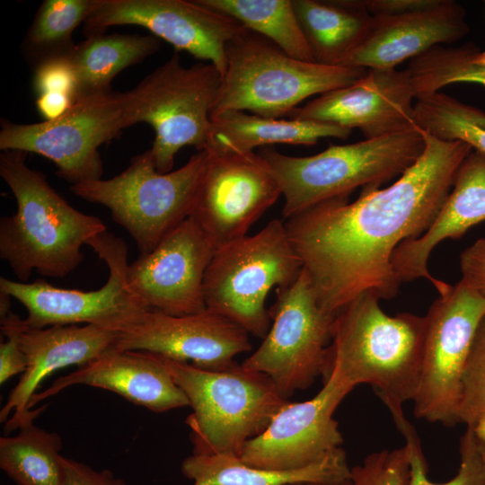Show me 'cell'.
I'll return each instance as SVG.
<instances>
[{
	"instance_id": "60d3db41",
	"label": "cell",
	"mask_w": 485,
	"mask_h": 485,
	"mask_svg": "<svg viewBox=\"0 0 485 485\" xmlns=\"http://www.w3.org/2000/svg\"><path fill=\"white\" fill-rule=\"evenodd\" d=\"M75 102L66 94L44 93L36 96V108L44 120H52L65 113Z\"/></svg>"
},
{
	"instance_id": "ab89813d",
	"label": "cell",
	"mask_w": 485,
	"mask_h": 485,
	"mask_svg": "<svg viewBox=\"0 0 485 485\" xmlns=\"http://www.w3.org/2000/svg\"><path fill=\"white\" fill-rule=\"evenodd\" d=\"M361 5L375 17L392 16L424 9L437 0H359Z\"/></svg>"
},
{
	"instance_id": "ac0fdd59",
	"label": "cell",
	"mask_w": 485,
	"mask_h": 485,
	"mask_svg": "<svg viewBox=\"0 0 485 485\" xmlns=\"http://www.w3.org/2000/svg\"><path fill=\"white\" fill-rule=\"evenodd\" d=\"M116 331L112 349L148 351L212 371L231 367L237 355L252 348L244 329L207 308L187 315L148 310Z\"/></svg>"
},
{
	"instance_id": "d590c367",
	"label": "cell",
	"mask_w": 485,
	"mask_h": 485,
	"mask_svg": "<svg viewBox=\"0 0 485 485\" xmlns=\"http://www.w3.org/2000/svg\"><path fill=\"white\" fill-rule=\"evenodd\" d=\"M71 54L49 57L33 66L32 88L36 96L62 93L71 96L75 101L77 100V81Z\"/></svg>"
},
{
	"instance_id": "5bb4252c",
	"label": "cell",
	"mask_w": 485,
	"mask_h": 485,
	"mask_svg": "<svg viewBox=\"0 0 485 485\" xmlns=\"http://www.w3.org/2000/svg\"><path fill=\"white\" fill-rule=\"evenodd\" d=\"M205 150L207 158L190 216L216 250L247 235L282 191L258 153Z\"/></svg>"
},
{
	"instance_id": "4316f807",
	"label": "cell",
	"mask_w": 485,
	"mask_h": 485,
	"mask_svg": "<svg viewBox=\"0 0 485 485\" xmlns=\"http://www.w3.org/2000/svg\"><path fill=\"white\" fill-rule=\"evenodd\" d=\"M160 48L154 35L98 34L77 44L71 61L77 81V99L110 92L113 78Z\"/></svg>"
},
{
	"instance_id": "8d00e7d4",
	"label": "cell",
	"mask_w": 485,
	"mask_h": 485,
	"mask_svg": "<svg viewBox=\"0 0 485 485\" xmlns=\"http://www.w3.org/2000/svg\"><path fill=\"white\" fill-rule=\"evenodd\" d=\"M60 485H127L110 470L95 471L89 465L62 456Z\"/></svg>"
},
{
	"instance_id": "52a82bcc",
	"label": "cell",
	"mask_w": 485,
	"mask_h": 485,
	"mask_svg": "<svg viewBox=\"0 0 485 485\" xmlns=\"http://www.w3.org/2000/svg\"><path fill=\"white\" fill-rule=\"evenodd\" d=\"M302 269L284 220H271L258 233L215 251L204 277L206 306L263 339L271 320L268 294L292 283Z\"/></svg>"
},
{
	"instance_id": "2e32d148",
	"label": "cell",
	"mask_w": 485,
	"mask_h": 485,
	"mask_svg": "<svg viewBox=\"0 0 485 485\" xmlns=\"http://www.w3.org/2000/svg\"><path fill=\"white\" fill-rule=\"evenodd\" d=\"M323 387L312 399L288 401L239 458L269 470H295L323 460L341 447L343 437L333 414L354 389L336 369L323 377Z\"/></svg>"
},
{
	"instance_id": "836d02e7",
	"label": "cell",
	"mask_w": 485,
	"mask_h": 485,
	"mask_svg": "<svg viewBox=\"0 0 485 485\" xmlns=\"http://www.w3.org/2000/svg\"><path fill=\"white\" fill-rule=\"evenodd\" d=\"M458 423L485 442V314L477 328L462 380Z\"/></svg>"
},
{
	"instance_id": "ee69618b",
	"label": "cell",
	"mask_w": 485,
	"mask_h": 485,
	"mask_svg": "<svg viewBox=\"0 0 485 485\" xmlns=\"http://www.w3.org/2000/svg\"><path fill=\"white\" fill-rule=\"evenodd\" d=\"M483 21H484V26H485V0L483 1Z\"/></svg>"
},
{
	"instance_id": "9c48e42d",
	"label": "cell",
	"mask_w": 485,
	"mask_h": 485,
	"mask_svg": "<svg viewBox=\"0 0 485 485\" xmlns=\"http://www.w3.org/2000/svg\"><path fill=\"white\" fill-rule=\"evenodd\" d=\"M207 158L206 150L198 151L181 168L162 173L148 149L132 157L119 174L71 185L69 190L84 200L106 207L140 254H146L190 216Z\"/></svg>"
},
{
	"instance_id": "484cf974",
	"label": "cell",
	"mask_w": 485,
	"mask_h": 485,
	"mask_svg": "<svg viewBox=\"0 0 485 485\" xmlns=\"http://www.w3.org/2000/svg\"><path fill=\"white\" fill-rule=\"evenodd\" d=\"M314 62L341 66L366 39L373 16L359 0H292Z\"/></svg>"
},
{
	"instance_id": "7c38bea8",
	"label": "cell",
	"mask_w": 485,
	"mask_h": 485,
	"mask_svg": "<svg viewBox=\"0 0 485 485\" xmlns=\"http://www.w3.org/2000/svg\"><path fill=\"white\" fill-rule=\"evenodd\" d=\"M430 305L419 386L413 399L418 419L452 427L458 423L462 380L485 298L460 280Z\"/></svg>"
},
{
	"instance_id": "5b68a950",
	"label": "cell",
	"mask_w": 485,
	"mask_h": 485,
	"mask_svg": "<svg viewBox=\"0 0 485 485\" xmlns=\"http://www.w3.org/2000/svg\"><path fill=\"white\" fill-rule=\"evenodd\" d=\"M158 356L192 409L185 420L192 454L239 457L289 401L268 375L242 364L212 371Z\"/></svg>"
},
{
	"instance_id": "7a4b0ae2",
	"label": "cell",
	"mask_w": 485,
	"mask_h": 485,
	"mask_svg": "<svg viewBox=\"0 0 485 485\" xmlns=\"http://www.w3.org/2000/svg\"><path fill=\"white\" fill-rule=\"evenodd\" d=\"M26 153L4 151L0 176L16 201V211L0 220V258L20 282L33 271L60 278L83 261V245L106 230L98 216L73 207L26 163Z\"/></svg>"
},
{
	"instance_id": "603a6c76",
	"label": "cell",
	"mask_w": 485,
	"mask_h": 485,
	"mask_svg": "<svg viewBox=\"0 0 485 485\" xmlns=\"http://www.w3.org/2000/svg\"><path fill=\"white\" fill-rule=\"evenodd\" d=\"M485 220V154L472 150L463 161L453 189L429 228L419 237L402 242L393 251L392 266L400 282L427 278L437 290L449 284L428 269L431 251L445 239H458Z\"/></svg>"
},
{
	"instance_id": "7bdbcfd3",
	"label": "cell",
	"mask_w": 485,
	"mask_h": 485,
	"mask_svg": "<svg viewBox=\"0 0 485 485\" xmlns=\"http://www.w3.org/2000/svg\"><path fill=\"white\" fill-rule=\"evenodd\" d=\"M345 482L343 483H298V484H291V485H344Z\"/></svg>"
},
{
	"instance_id": "d4e9b609",
	"label": "cell",
	"mask_w": 485,
	"mask_h": 485,
	"mask_svg": "<svg viewBox=\"0 0 485 485\" xmlns=\"http://www.w3.org/2000/svg\"><path fill=\"white\" fill-rule=\"evenodd\" d=\"M206 149L254 152L274 144H317L323 137L348 138L352 130L333 124L299 119H274L240 110L210 117Z\"/></svg>"
},
{
	"instance_id": "e0dca14e",
	"label": "cell",
	"mask_w": 485,
	"mask_h": 485,
	"mask_svg": "<svg viewBox=\"0 0 485 485\" xmlns=\"http://www.w3.org/2000/svg\"><path fill=\"white\" fill-rule=\"evenodd\" d=\"M215 251L189 216L128 264V287L146 310L169 315L200 313L207 309L204 277Z\"/></svg>"
},
{
	"instance_id": "277c9868",
	"label": "cell",
	"mask_w": 485,
	"mask_h": 485,
	"mask_svg": "<svg viewBox=\"0 0 485 485\" xmlns=\"http://www.w3.org/2000/svg\"><path fill=\"white\" fill-rule=\"evenodd\" d=\"M425 148L422 131H406L348 145H330L309 156H291L275 148H260L278 181L284 205V220L315 205L348 197L356 189L378 190L401 176Z\"/></svg>"
},
{
	"instance_id": "30bf717a",
	"label": "cell",
	"mask_w": 485,
	"mask_h": 485,
	"mask_svg": "<svg viewBox=\"0 0 485 485\" xmlns=\"http://www.w3.org/2000/svg\"><path fill=\"white\" fill-rule=\"evenodd\" d=\"M128 127L123 93L110 91L77 99L52 120L20 124L2 119L0 149L48 158L71 186L101 179L100 146Z\"/></svg>"
},
{
	"instance_id": "7402d4cb",
	"label": "cell",
	"mask_w": 485,
	"mask_h": 485,
	"mask_svg": "<svg viewBox=\"0 0 485 485\" xmlns=\"http://www.w3.org/2000/svg\"><path fill=\"white\" fill-rule=\"evenodd\" d=\"M75 384L114 392L130 402L154 412L189 406L158 355L143 350L110 349L96 359L60 376L30 399L28 409Z\"/></svg>"
},
{
	"instance_id": "4dcf8cb0",
	"label": "cell",
	"mask_w": 485,
	"mask_h": 485,
	"mask_svg": "<svg viewBox=\"0 0 485 485\" xmlns=\"http://www.w3.org/2000/svg\"><path fill=\"white\" fill-rule=\"evenodd\" d=\"M95 0H45L23 40L27 59L33 66L49 57L69 55L75 48V30L85 22Z\"/></svg>"
},
{
	"instance_id": "44dd1931",
	"label": "cell",
	"mask_w": 485,
	"mask_h": 485,
	"mask_svg": "<svg viewBox=\"0 0 485 485\" xmlns=\"http://www.w3.org/2000/svg\"><path fill=\"white\" fill-rule=\"evenodd\" d=\"M470 32L466 11L454 0H437L429 7L392 16H373L363 42L341 66L395 69L433 47L450 45Z\"/></svg>"
},
{
	"instance_id": "4fadbf2b",
	"label": "cell",
	"mask_w": 485,
	"mask_h": 485,
	"mask_svg": "<svg viewBox=\"0 0 485 485\" xmlns=\"http://www.w3.org/2000/svg\"><path fill=\"white\" fill-rule=\"evenodd\" d=\"M108 266L106 283L97 290L60 288L37 279L32 283L0 278V292L19 301L27 310L24 322L31 328L94 324L113 330L148 311L127 285L128 245L107 231L87 244Z\"/></svg>"
},
{
	"instance_id": "cb8c5ba5",
	"label": "cell",
	"mask_w": 485,
	"mask_h": 485,
	"mask_svg": "<svg viewBox=\"0 0 485 485\" xmlns=\"http://www.w3.org/2000/svg\"><path fill=\"white\" fill-rule=\"evenodd\" d=\"M193 485H291L298 483H343L351 468L342 447L323 460L295 470H269L248 465L237 456L196 454L181 465Z\"/></svg>"
},
{
	"instance_id": "74e56055",
	"label": "cell",
	"mask_w": 485,
	"mask_h": 485,
	"mask_svg": "<svg viewBox=\"0 0 485 485\" xmlns=\"http://www.w3.org/2000/svg\"><path fill=\"white\" fill-rule=\"evenodd\" d=\"M462 281L485 298V238H480L460 255Z\"/></svg>"
},
{
	"instance_id": "9a60e30c",
	"label": "cell",
	"mask_w": 485,
	"mask_h": 485,
	"mask_svg": "<svg viewBox=\"0 0 485 485\" xmlns=\"http://www.w3.org/2000/svg\"><path fill=\"white\" fill-rule=\"evenodd\" d=\"M84 25L86 37L102 34L115 25L146 28L176 50L214 65L222 76L228 43L247 30L197 0H95Z\"/></svg>"
},
{
	"instance_id": "3957f363",
	"label": "cell",
	"mask_w": 485,
	"mask_h": 485,
	"mask_svg": "<svg viewBox=\"0 0 485 485\" xmlns=\"http://www.w3.org/2000/svg\"><path fill=\"white\" fill-rule=\"evenodd\" d=\"M379 300L365 291L337 311L322 375L336 368L354 387L372 385L389 410L402 408L418 390L427 319L390 316Z\"/></svg>"
},
{
	"instance_id": "83f0119b",
	"label": "cell",
	"mask_w": 485,
	"mask_h": 485,
	"mask_svg": "<svg viewBox=\"0 0 485 485\" xmlns=\"http://www.w3.org/2000/svg\"><path fill=\"white\" fill-rule=\"evenodd\" d=\"M45 407L31 410L15 436L0 438V468L17 485H60L62 438L33 424Z\"/></svg>"
},
{
	"instance_id": "8fae6325",
	"label": "cell",
	"mask_w": 485,
	"mask_h": 485,
	"mask_svg": "<svg viewBox=\"0 0 485 485\" xmlns=\"http://www.w3.org/2000/svg\"><path fill=\"white\" fill-rule=\"evenodd\" d=\"M276 292L269 309L271 326L242 366L268 375L288 399L295 391L310 387L322 375L335 313L321 305L304 268L292 283Z\"/></svg>"
},
{
	"instance_id": "e575fe53",
	"label": "cell",
	"mask_w": 485,
	"mask_h": 485,
	"mask_svg": "<svg viewBox=\"0 0 485 485\" xmlns=\"http://www.w3.org/2000/svg\"><path fill=\"white\" fill-rule=\"evenodd\" d=\"M410 462L406 446L367 455L350 470L344 485H408Z\"/></svg>"
},
{
	"instance_id": "d6a6232c",
	"label": "cell",
	"mask_w": 485,
	"mask_h": 485,
	"mask_svg": "<svg viewBox=\"0 0 485 485\" xmlns=\"http://www.w3.org/2000/svg\"><path fill=\"white\" fill-rule=\"evenodd\" d=\"M391 414L406 440L410 462L408 485H485L480 442L471 430L466 428L460 439V464L456 475L446 482L434 483L428 478V463L415 428L406 419L403 410Z\"/></svg>"
},
{
	"instance_id": "d6986e66",
	"label": "cell",
	"mask_w": 485,
	"mask_h": 485,
	"mask_svg": "<svg viewBox=\"0 0 485 485\" xmlns=\"http://www.w3.org/2000/svg\"><path fill=\"white\" fill-rule=\"evenodd\" d=\"M407 69H369L354 84L313 98L287 118L358 128L372 139L419 129Z\"/></svg>"
},
{
	"instance_id": "8992f818",
	"label": "cell",
	"mask_w": 485,
	"mask_h": 485,
	"mask_svg": "<svg viewBox=\"0 0 485 485\" xmlns=\"http://www.w3.org/2000/svg\"><path fill=\"white\" fill-rule=\"evenodd\" d=\"M225 54V71L211 116L240 110L287 117L307 98L350 85L368 71L295 58L248 29L228 43Z\"/></svg>"
},
{
	"instance_id": "1f68e13d",
	"label": "cell",
	"mask_w": 485,
	"mask_h": 485,
	"mask_svg": "<svg viewBox=\"0 0 485 485\" xmlns=\"http://www.w3.org/2000/svg\"><path fill=\"white\" fill-rule=\"evenodd\" d=\"M417 127L445 141H462L485 154V111L445 93L419 96L414 102Z\"/></svg>"
},
{
	"instance_id": "f35d334b",
	"label": "cell",
	"mask_w": 485,
	"mask_h": 485,
	"mask_svg": "<svg viewBox=\"0 0 485 485\" xmlns=\"http://www.w3.org/2000/svg\"><path fill=\"white\" fill-rule=\"evenodd\" d=\"M1 331L6 338L0 344V384H3L10 377L23 374L27 369V360L15 335L10 331Z\"/></svg>"
},
{
	"instance_id": "f1b7e54d",
	"label": "cell",
	"mask_w": 485,
	"mask_h": 485,
	"mask_svg": "<svg viewBox=\"0 0 485 485\" xmlns=\"http://www.w3.org/2000/svg\"><path fill=\"white\" fill-rule=\"evenodd\" d=\"M197 1L237 20L246 29L269 40L289 56L314 62L292 0Z\"/></svg>"
},
{
	"instance_id": "ffe728a7",
	"label": "cell",
	"mask_w": 485,
	"mask_h": 485,
	"mask_svg": "<svg viewBox=\"0 0 485 485\" xmlns=\"http://www.w3.org/2000/svg\"><path fill=\"white\" fill-rule=\"evenodd\" d=\"M1 331H12L24 353L27 369L11 391L0 411L5 431L15 429L30 410V399L42 380L54 371L77 365L79 367L113 348L118 331L94 324L31 328L11 310L1 315Z\"/></svg>"
},
{
	"instance_id": "6da1fadb",
	"label": "cell",
	"mask_w": 485,
	"mask_h": 485,
	"mask_svg": "<svg viewBox=\"0 0 485 485\" xmlns=\"http://www.w3.org/2000/svg\"><path fill=\"white\" fill-rule=\"evenodd\" d=\"M422 134L423 153L392 185L362 191L351 203L348 197L326 200L284 220L326 311L336 313L365 291L380 299L396 295L394 250L429 228L472 151L462 141Z\"/></svg>"
},
{
	"instance_id": "ba28073f",
	"label": "cell",
	"mask_w": 485,
	"mask_h": 485,
	"mask_svg": "<svg viewBox=\"0 0 485 485\" xmlns=\"http://www.w3.org/2000/svg\"><path fill=\"white\" fill-rule=\"evenodd\" d=\"M221 82L222 75L214 65L200 61L184 66L175 52L123 93L129 127L144 122L154 131L149 150L159 172L172 171L182 147L206 149Z\"/></svg>"
},
{
	"instance_id": "b9f144b4",
	"label": "cell",
	"mask_w": 485,
	"mask_h": 485,
	"mask_svg": "<svg viewBox=\"0 0 485 485\" xmlns=\"http://www.w3.org/2000/svg\"><path fill=\"white\" fill-rule=\"evenodd\" d=\"M480 449H481V457H482V461H483V466H484V474H485V442H482V441H480Z\"/></svg>"
},
{
	"instance_id": "f546056e",
	"label": "cell",
	"mask_w": 485,
	"mask_h": 485,
	"mask_svg": "<svg viewBox=\"0 0 485 485\" xmlns=\"http://www.w3.org/2000/svg\"><path fill=\"white\" fill-rule=\"evenodd\" d=\"M406 69L415 99L440 92L453 84L472 83L485 86V50L473 42L457 47L438 45L411 59Z\"/></svg>"
}]
</instances>
